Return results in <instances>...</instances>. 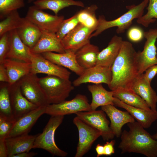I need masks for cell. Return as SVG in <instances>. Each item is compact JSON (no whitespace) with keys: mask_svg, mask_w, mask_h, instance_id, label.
Listing matches in <instances>:
<instances>
[{"mask_svg":"<svg viewBox=\"0 0 157 157\" xmlns=\"http://www.w3.org/2000/svg\"><path fill=\"white\" fill-rule=\"evenodd\" d=\"M137 54L131 43L123 41L119 52L111 67L112 79L108 86L111 90L131 89L139 75Z\"/></svg>","mask_w":157,"mask_h":157,"instance_id":"cell-1","label":"cell"},{"mask_svg":"<svg viewBox=\"0 0 157 157\" xmlns=\"http://www.w3.org/2000/svg\"><path fill=\"white\" fill-rule=\"evenodd\" d=\"M127 124L129 130L122 132L118 146L121 153H134L147 157H157V140L138 122Z\"/></svg>","mask_w":157,"mask_h":157,"instance_id":"cell-2","label":"cell"},{"mask_svg":"<svg viewBox=\"0 0 157 157\" xmlns=\"http://www.w3.org/2000/svg\"><path fill=\"white\" fill-rule=\"evenodd\" d=\"M149 3V0H144L139 4L126 6L128 11L117 18L107 21L103 15L99 16L96 29L91 35L90 39L97 36L104 31L113 27H116V32L118 34L124 32L128 29L132 23L133 20L140 18L143 15L144 10Z\"/></svg>","mask_w":157,"mask_h":157,"instance_id":"cell-3","label":"cell"},{"mask_svg":"<svg viewBox=\"0 0 157 157\" xmlns=\"http://www.w3.org/2000/svg\"><path fill=\"white\" fill-rule=\"evenodd\" d=\"M39 81L49 104L65 100L74 88L69 79L56 76L47 75L39 78Z\"/></svg>","mask_w":157,"mask_h":157,"instance_id":"cell-4","label":"cell"},{"mask_svg":"<svg viewBox=\"0 0 157 157\" xmlns=\"http://www.w3.org/2000/svg\"><path fill=\"white\" fill-rule=\"evenodd\" d=\"M63 115L51 116L43 132L38 133L35 140L33 149L45 150L53 156H66L68 153L59 148L55 141V133L57 128L62 123Z\"/></svg>","mask_w":157,"mask_h":157,"instance_id":"cell-5","label":"cell"},{"mask_svg":"<svg viewBox=\"0 0 157 157\" xmlns=\"http://www.w3.org/2000/svg\"><path fill=\"white\" fill-rule=\"evenodd\" d=\"M18 81L22 94L31 102L38 107L49 104L37 74L30 72Z\"/></svg>","mask_w":157,"mask_h":157,"instance_id":"cell-6","label":"cell"},{"mask_svg":"<svg viewBox=\"0 0 157 157\" xmlns=\"http://www.w3.org/2000/svg\"><path fill=\"white\" fill-rule=\"evenodd\" d=\"M92 110L90 104L85 95L78 94L72 99L65 100L46 106L45 113L51 116L63 115L81 111Z\"/></svg>","mask_w":157,"mask_h":157,"instance_id":"cell-7","label":"cell"},{"mask_svg":"<svg viewBox=\"0 0 157 157\" xmlns=\"http://www.w3.org/2000/svg\"><path fill=\"white\" fill-rule=\"evenodd\" d=\"M146 40L142 51L137 52L138 74H143L149 67L157 64L156 47L157 28L151 29L144 33Z\"/></svg>","mask_w":157,"mask_h":157,"instance_id":"cell-8","label":"cell"},{"mask_svg":"<svg viewBox=\"0 0 157 157\" xmlns=\"http://www.w3.org/2000/svg\"><path fill=\"white\" fill-rule=\"evenodd\" d=\"M78 129L79 140L75 157H82L91 149L94 141L101 135L98 130L86 123L77 116L73 120Z\"/></svg>","mask_w":157,"mask_h":157,"instance_id":"cell-9","label":"cell"},{"mask_svg":"<svg viewBox=\"0 0 157 157\" xmlns=\"http://www.w3.org/2000/svg\"><path fill=\"white\" fill-rule=\"evenodd\" d=\"M25 18L42 30L56 33L64 19L63 16L53 15L37 8L34 5L30 6Z\"/></svg>","mask_w":157,"mask_h":157,"instance_id":"cell-10","label":"cell"},{"mask_svg":"<svg viewBox=\"0 0 157 157\" xmlns=\"http://www.w3.org/2000/svg\"><path fill=\"white\" fill-rule=\"evenodd\" d=\"M83 121L99 131L104 140H112L115 135L111 130L110 122L103 110L81 111L76 114Z\"/></svg>","mask_w":157,"mask_h":157,"instance_id":"cell-11","label":"cell"},{"mask_svg":"<svg viewBox=\"0 0 157 157\" xmlns=\"http://www.w3.org/2000/svg\"><path fill=\"white\" fill-rule=\"evenodd\" d=\"M30 72L43 73L69 79L71 73L66 68L57 65L44 58L41 54L31 53Z\"/></svg>","mask_w":157,"mask_h":157,"instance_id":"cell-12","label":"cell"},{"mask_svg":"<svg viewBox=\"0 0 157 157\" xmlns=\"http://www.w3.org/2000/svg\"><path fill=\"white\" fill-rule=\"evenodd\" d=\"M96 28L88 27L79 23L61 40L65 51H70L75 53L90 41V36Z\"/></svg>","mask_w":157,"mask_h":157,"instance_id":"cell-13","label":"cell"},{"mask_svg":"<svg viewBox=\"0 0 157 157\" xmlns=\"http://www.w3.org/2000/svg\"><path fill=\"white\" fill-rule=\"evenodd\" d=\"M112 76L111 67L96 65L85 69L83 74L74 80L72 84L75 87L87 83H104L108 86L111 81Z\"/></svg>","mask_w":157,"mask_h":157,"instance_id":"cell-14","label":"cell"},{"mask_svg":"<svg viewBox=\"0 0 157 157\" xmlns=\"http://www.w3.org/2000/svg\"><path fill=\"white\" fill-rule=\"evenodd\" d=\"M8 85L13 113L16 120L39 107L28 101L23 95L18 81L11 85Z\"/></svg>","mask_w":157,"mask_h":157,"instance_id":"cell-15","label":"cell"},{"mask_svg":"<svg viewBox=\"0 0 157 157\" xmlns=\"http://www.w3.org/2000/svg\"><path fill=\"white\" fill-rule=\"evenodd\" d=\"M101 109L109 118L110 128L117 138L120 137L122 129L124 124L135 121V119L128 112L120 110L114 105L109 104L102 106Z\"/></svg>","mask_w":157,"mask_h":157,"instance_id":"cell-16","label":"cell"},{"mask_svg":"<svg viewBox=\"0 0 157 157\" xmlns=\"http://www.w3.org/2000/svg\"><path fill=\"white\" fill-rule=\"evenodd\" d=\"M31 53L41 54L47 52L65 53V51L61 40L56 33L42 30L41 35L36 44L31 49Z\"/></svg>","mask_w":157,"mask_h":157,"instance_id":"cell-17","label":"cell"},{"mask_svg":"<svg viewBox=\"0 0 157 157\" xmlns=\"http://www.w3.org/2000/svg\"><path fill=\"white\" fill-rule=\"evenodd\" d=\"M46 108L39 107L17 119L8 138L28 134L39 118L45 113Z\"/></svg>","mask_w":157,"mask_h":157,"instance_id":"cell-18","label":"cell"},{"mask_svg":"<svg viewBox=\"0 0 157 157\" xmlns=\"http://www.w3.org/2000/svg\"><path fill=\"white\" fill-rule=\"evenodd\" d=\"M114 105L125 109L144 129L149 128L157 119V110H147L129 105L114 97Z\"/></svg>","mask_w":157,"mask_h":157,"instance_id":"cell-19","label":"cell"},{"mask_svg":"<svg viewBox=\"0 0 157 157\" xmlns=\"http://www.w3.org/2000/svg\"><path fill=\"white\" fill-rule=\"evenodd\" d=\"M41 54L45 58L57 65L68 69L78 76L81 75L85 70L77 63L75 53L71 51H65L63 53L47 52Z\"/></svg>","mask_w":157,"mask_h":157,"instance_id":"cell-20","label":"cell"},{"mask_svg":"<svg viewBox=\"0 0 157 157\" xmlns=\"http://www.w3.org/2000/svg\"><path fill=\"white\" fill-rule=\"evenodd\" d=\"M38 134L29 135L22 134L5 139L8 157H13L17 154L24 152H29L33 149L34 143Z\"/></svg>","mask_w":157,"mask_h":157,"instance_id":"cell-21","label":"cell"},{"mask_svg":"<svg viewBox=\"0 0 157 157\" xmlns=\"http://www.w3.org/2000/svg\"><path fill=\"white\" fill-rule=\"evenodd\" d=\"M9 33L10 49L7 58L31 63V49L22 41L17 29L10 31Z\"/></svg>","mask_w":157,"mask_h":157,"instance_id":"cell-22","label":"cell"},{"mask_svg":"<svg viewBox=\"0 0 157 157\" xmlns=\"http://www.w3.org/2000/svg\"><path fill=\"white\" fill-rule=\"evenodd\" d=\"M131 90L140 96L151 109L156 110L157 94L144 78V74H139L132 87Z\"/></svg>","mask_w":157,"mask_h":157,"instance_id":"cell-23","label":"cell"},{"mask_svg":"<svg viewBox=\"0 0 157 157\" xmlns=\"http://www.w3.org/2000/svg\"><path fill=\"white\" fill-rule=\"evenodd\" d=\"M123 41L120 37L113 36L107 46L99 52L96 65L111 67L119 52Z\"/></svg>","mask_w":157,"mask_h":157,"instance_id":"cell-24","label":"cell"},{"mask_svg":"<svg viewBox=\"0 0 157 157\" xmlns=\"http://www.w3.org/2000/svg\"><path fill=\"white\" fill-rule=\"evenodd\" d=\"M2 64L7 71L9 78L8 83L10 85L14 84L30 72L31 63L7 58Z\"/></svg>","mask_w":157,"mask_h":157,"instance_id":"cell-25","label":"cell"},{"mask_svg":"<svg viewBox=\"0 0 157 157\" xmlns=\"http://www.w3.org/2000/svg\"><path fill=\"white\" fill-rule=\"evenodd\" d=\"M98 47L91 44L89 41L75 53L76 60L84 69L96 65L99 52Z\"/></svg>","mask_w":157,"mask_h":157,"instance_id":"cell-26","label":"cell"},{"mask_svg":"<svg viewBox=\"0 0 157 157\" xmlns=\"http://www.w3.org/2000/svg\"><path fill=\"white\" fill-rule=\"evenodd\" d=\"M87 88L92 96V100L90 104L92 110H95L100 106L109 104L114 105L113 91L106 90L102 83L89 85Z\"/></svg>","mask_w":157,"mask_h":157,"instance_id":"cell-27","label":"cell"},{"mask_svg":"<svg viewBox=\"0 0 157 157\" xmlns=\"http://www.w3.org/2000/svg\"><path fill=\"white\" fill-rule=\"evenodd\" d=\"M17 30L22 41L30 49L37 43L42 34L40 28L26 19L23 25Z\"/></svg>","mask_w":157,"mask_h":157,"instance_id":"cell-28","label":"cell"},{"mask_svg":"<svg viewBox=\"0 0 157 157\" xmlns=\"http://www.w3.org/2000/svg\"><path fill=\"white\" fill-rule=\"evenodd\" d=\"M113 91L114 97L129 105L147 110H151L146 102L131 89L119 88Z\"/></svg>","mask_w":157,"mask_h":157,"instance_id":"cell-29","label":"cell"},{"mask_svg":"<svg viewBox=\"0 0 157 157\" xmlns=\"http://www.w3.org/2000/svg\"><path fill=\"white\" fill-rule=\"evenodd\" d=\"M33 4L37 8L42 10H51L55 15H58L61 10L70 6L84 7L82 2L74 0H35Z\"/></svg>","mask_w":157,"mask_h":157,"instance_id":"cell-30","label":"cell"},{"mask_svg":"<svg viewBox=\"0 0 157 157\" xmlns=\"http://www.w3.org/2000/svg\"><path fill=\"white\" fill-rule=\"evenodd\" d=\"M26 19L25 17L20 16L17 10L11 13L0 22V37L6 33L21 27Z\"/></svg>","mask_w":157,"mask_h":157,"instance_id":"cell-31","label":"cell"},{"mask_svg":"<svg viewBox=\"0 0 157 157\" xmlns=\"http://www.w3.org/2000/svg\"><path fill=\"white\" fill-rule=\"evenodd\" d=\"M0 83V116L15 120L12 112L10 97L8 83Z\"/></svg>","mask_w":157,"mask_h":157,"instance_id":"cell-32","label":"cell"},{"mask_svg":"<svg viewBox=\"0 0 157 157\" xmlns=\"http://www.w3.org/2000/svg\"><path fill=\"white\" fill-rule=\"evenodd\" d=\"M98 7L97 5L92 4L81 10L77 13L79 23L89 28H96L98 19L95 12Z\"/></svg>","mask_w":157,"mask_h":157,"instance_id":"cell-33","label":"cell"},{"mask_svg":"<svg viewBox=\"0 0 157 157\" xmlns=\"http://www.w3.org/2000/svg\"><path fill=\"white\" fill-rule=\"evenodd\" d=\"M25 6L24 0H0V18H5L12 12Z\"/></svg>","mask_w":157,"mask_h":157,"instance_id":"cell-34","label":"cell"},{"mask_svg":"<svg viewBox=\"0 0 157 157\" xmlns=\"http://www.w3.org/2000/svg\"><path fill=\"white\" fill-rule=\"evenodd\" d=\"M147 13L137 19V22L145 27L154 23L157 18V0H149Z\"/></svg>","mask_w":157,"mask_h":157,"instance_id":"cell-35","label":"cell"},{"mask_svg":"<svg viewBox=\"0 0 157 157\" xmlns=\"http://www.w3.org/2000/svg\"><path fill=\"white\" fill-rule=\"evenodd\" d=\"M79 23L77 13L69 18L64 19L60 24L56 33L57 37L61 40Z\"/></svg>","mask_w":157,"mask_h":157,"instance_id":"cell-36","label":"cell"},{"mask_svg":"<svg viewBox=\"0 0 157 157\" xmlns=\"http://www.w3.org/2000/svg\"><path fill=\"white\" fill-rule=\"evenodd\" d=\"M16 121L0 116V140L8 137Z\"/></svg>","mask_w":157,"mask_h":157,"instance_id":"cell-37","label":"cell"},{"mask_svg":"<svg viewBox=\"0 0 157 157\" xmlns=\"http://www.w3.org/2000/svg\"><path fill=\"white\" fill-rule=\"evenodd\" d=\"M0 38V64H2L7 58L10 49L9 32L6 33Z\"/></svg>","mask_w":157,"mask_h":157,"instance_id":"cell-38","label":"cell"},{"mask_svg":"<svg viewBox=\"0 0 157 157\" xmlns=\"http://www.w3.org/2000/svg\"><path fill=\"white\" fill-rule=\"evenodd\" d=\"M144 33L140 28L133 26L129 28L127 33V36L131 41L138 42L141 41L144 37Z\"/></svg>","mask_w":157,"mask_h":157,"instance_id":"cell-39","label":"cell"},{"mask_svg":"<svg viewBox=\"0 0 157 157\" xmlns=\"http://www.w3.org/2000/svg\"><path fill=\"white\" fill-rule=\"evenodd\" d=\"M144 76L146 80L151 83L152 79L157 74V64L148 68L145 71Z\"/></svg>","mask_w":157,"mask_h":157,"instance_id":"cell-40","label":"cell"},{"mask_svg":"<svg viewBox=\"0 0 157 157\" xmlns=\"http://www.w3.org/2000/svg\"><path fill=\"white\" fill-rule=\"evenodd\" d=\"M115 140H114L110 141H107L104 145V155L110 156L115 153L114 146Z\"/></svg>","mask_w":157,"mask_h":157,"instance_id":"cell-41","label":"cell"},{"mask_svg":"<svg viewBox=\"0 0 157 157\" xmlns=\"http://www.w3.org/2000/svg\"><path fill=\"white\" fill-rule=\"evenodd\" d=\"M0 81L6 83L9 81L7 71L3 64H0Z\"/></svg>","mask_w":157,"mask_h":157,"instance_id":"cell-42","label":"cell"},{"mask_svg":"<svg viewBox=\"0 0 157 157\" xmlns=\"http://www.w3.org/2000/svg\"><path fill=\"white\" fill-rule=\"evenodd\" d=\"M0 157H8L7 148L5 140H0Z\"/></svg>","mask_w":157,"mask_h":157,"instance_id":"cell-43","label":"cell"},{"mask_svg":"<svg viewBox=\"0 0 157 157\" xmlns=\"http://www.w3.org/2000/svg\"><path fill=\"white\" fill-rule=\"evenodd\" d=\"M37 154V153L33 152H24L15 155L13 157H32Z\"/></svg>","mask_w":157,"mask_h":157,"instance_id":"cell-44","label":"cell"},{"mask_svg":"<svg viewBox=\"0 0 157 157\" xmlns=\"http://www.w3.org/2000/svg\"><path fill=\"white\" fill-rule=\"evenodd\" d=\"M95 150L97 153V157H99L104 155V145L100 144H98L96 146Z\"/></svg>","mask_w":157,"mask_h":157,"instance_id":"cell-45","label":"cell"},{"mask_svg":"<svg viewBox=\"0 0 157 157\" xmlns=\"http://www.w3.org/2000/svg\"><path fill=\"white\" fill-rule=\"evenodd\" d=\"M153 137L155 139L157 140V134L155 133L152 135Z\"/></svg>","mask_w":157,"mask_h":157,"instance_id":"cell-46","label":"cell"},{"mask_svg":"<svg viewBox=\"0 0 157 157\" xmlns=\"http://www.w3.org/2000/svg\"><path fill=\"white\" fill-rule=\"evenodd\" d=\"M28 3H31L33 1H34L35 0H27Z\"/></svg>","mask_w":157,"mask_h":157,"instance_id":"cell-47","label":"cell"},{"mask_svg":"<svg viewBox=\"0 0 157 157\" xmlns=\"http://www.w3.org/2000/svg\"><path fill=\"white\" fill-rule=\"evenodd\" d=\"M155 134H157V131H156V133Z\"/></svg>","mask_w":157,"mask_h":157,"instance_id":"cell-48","label":"cell"},{"mask_svg":"<svg viewBox=\"0 0 157 157\" xmlns=\"http://www.w3.org/2000/svg\"></svg>","mask_w":157,"mask_h":157,"instance_id":"cell-49","label":"cell"}]
</instances>
